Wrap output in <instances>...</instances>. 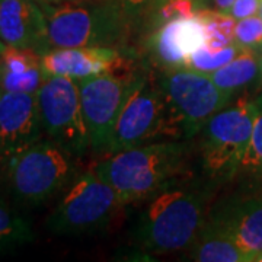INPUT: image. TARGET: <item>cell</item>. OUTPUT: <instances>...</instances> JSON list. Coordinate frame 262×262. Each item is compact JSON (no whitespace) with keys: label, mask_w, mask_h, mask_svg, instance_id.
Here are the masks:
<instances>
[{"label":"cell","mask_w":262,"mask_h":262,"mask_svg":"<svg viewBox=\"0 0 262 262\" xmlns=\"http://www.w3.org/2000/svg\"><path fill=\"white\" fill-rule=\"evenodd\" d=\"M219 184L210 178L185 179L147 198L131 232L134 245L150 253H169L194 244L210 213Z\"/></svg>","instance_id":"obj_1"},{"label":"cell","mask_w":262,"mask_h":262,"mask_svg":"<svg viewBox=\"0 0 262 262\" xmlns=\"http://www.w3.org/2000/svg\"><path fill=\"white\" fill-rule=\"evenodd\" d=\"M187 140H162L111 153L94 170L117 191L124 206L147 198L184 177Z\"/></svg>","instance_id":"obj_2"},{"label":"cell","mask_w":262,"mask_h":262,"mask_svg":"<svg viewBox=\"0 0 262 262\" xmlns=\"http://www.w3.org/2000/svg\"><path fill=\"white\" fill-rule=\"evenodd\" d=\"M51 48L118 47L130 34L121 0H38Z\"/></svg>","instance_id":"obj_3"},{"label":"cell","mask_w":262,"mask_h":262,"mask_svg":"<svg viewBox=\"0 0 262 262\" xmlns=\"http://www.w3.org/2000/svg\"><path fill=\"white\" fill-rule=\"evenodd\" d=\"M76 156L53 140H39L5 165L9 189L25 206L47 203L75 181Z\"/></svg>","instance_id":"obj_4"},{"label":"cell","mask_w":262,"mask_h":262,"mask_svg":"<svg viewBox=\"0 0 262 262\" xmlns=\"http://www.w3.org/2000/svg\"><path fill=\"white\" fill-rule=\"evenodd\" d=\"M185 140L158 80L144 76L124 103L115 122L108 155L153 141Z\"/></svg>","instance_id":"obj_5"},{"label":"cell","mask_w":262,"mask_h":262,"mask_svg":"<svg viewBox=\"0 0 262 262\" xmlns=\"http://www.w3.org/2000/svg\"><path fill=\"white\" fill-rule=\"evenodd\" d=\"M255 118V101L239 99L213 115L203 128L201 166L204 175L222 185L239 173L249 147Z\"/></svg>","instance_id":"obj_6"},{"label":"cell","mask_w":262,"mask_h":262,"mask_svg":"<svg viewBox=\"0 0 262 262\" xmlns=\"http://www.w3.org/2000/svg\"><path fill=\"white\" fill-rule=\"evenodd\" d=\"M122 206L117 191L92 169L70 184L46 225L57 236L95 233L105 229Z\"/></svg>","instance_id":"obj_7"},{"label":"cell","mask_w":262,"mask_h":262,"mask_svg":"<svg viewBox=\"0 0 262 262\" xmlns=\"http://www.w3.org/2000/svg\"><path fill=\"white\" fill-rule=\"evenodd\" d=\"M158 83L182 127L185 140L196 136L233 98V94L220 89L210 75L187 66L163 69Z\"/></svg>","instance_id":"obj_8"},{"label":"cell","mask_w":262,"mask_h":262,"mask_svg":"<svg viewBox=\"0 0 262 262\" xmlns=\"http://www.w3.org/2000/svg\"><path fill=\"white\" fill-rule=\"evenodd\" d=\"M42 131L73 156L83 158L91 150L89 134L77 80L50 76L37 92Z\"/></svg>","instance_id":"obj_9"},{"label":"cell","mask_w":262,"mask_h":262,"mask_svg":"<svg viewBox=\"0 0 262 262\" xmlns=\"http://www.w3.org/2000/svg\"><path fill=\"white\" fill-rule=\"evenodd\" d=\"M141 77L143 75L117 76L105 73L77 80L91 150L94 153H108L118 115Z\"/></svg>","instance_id":"obj_10"},{"label":"cell","mask_w":262,"mask_h":262,"mask_svg":"<svg viewBox=\"0 0 262 262\" xmlns=\"http://www.w3.org/2000/svg\"><path fill=\"white\" fill-rule=\"evenodd\" d=\"M42 133L37 94L0 91V149L6 163L41 140Z\"/></svg>","instance_id":"obj_11"},{"label":"cell","mask_w":262,"mask_h":262,"mask_svg":"<svg viewBox=\"0 0 262 262\" xmlns=\"http://www.w3.org/2000/svg\"><path fill=\"white\" fill-rule=\"evenodd\" d=\"M229 236L248 262L262 253V198H230L210 210L206 220Z\"/></svg>","instance_id":"obj_12"},{"label":"cell","mask_w":262,"mask_h":262,"mask_svg":"<svg viewBox=\"0 0 262 262\" xmlns=\"http://www.w3.org/2000/svg\"><path fill=\"white\" fill-rule=\"evenodd\" d=\"M0 39L6 46L32 48L46 54L47 24L38 0H0Z\"/></svg>","instance_id":"obj_13"},{"label":"cell","mask_w":262,"mask_h":262,"mask_svg":"<svg viewBox=\"0 0 262 262\" xmlns=\"http://www.w3.org/2000/svg\"><path fill=\"white\" fill-rule=\"evenodd\" d=\"M206 44V25L195 15L162 24L150 37L149 48L163 69H172L187 64L188 57Z\"/></svg>","instance_id":"obj_14"},{"label":"cell","mask_w":262,"mask_h":262,"mask_svg":"<svg viewBox=\"0 0 262 262\" xmlns=\"http://www.w3.org/2000/svg\"><path fill=\"white\" fill-rule=\"evenodd\" d=\"M120 57L118 48L114 47L51 48L42 54V70L46 77L61 76L83 80L110 73Z\"/></svg>","instance_id":"obj_15"},{"label":"cell","mask_w":262,"mask_h":262,"mask_svg":"<svg viewBox=\"0 0 262 262\" xmlns=\"http://www.w3.org/2000/svg\"><path fill=\"white\" fill-rule=\"evenodd\" d=\"M46 79L42 54L32 48L5 46L0 51V91L37 94Z\"/></svg>","instance_id":"obj_16"},{"label":"cell","mask_w":262,"mask_h":262,"mask_svg":"<svg viewBox=\"0 0 262 262\" xmlns=\"http://www.w3.org/2000/svg\"><path fill=\"white\" fill-rule=\"evenodd\" d=\"M191 259L198 262H248V258L233 241L214 226L204 223L194 241Z\"/></svg>","instance_id":"obj_17"},{"label":"cell","mask_w":262,"mask_h":262,"mask_svg":"<svg viewBox=\"0 0 262 262\" xmlns=\"http://www.w3.org/2000/svg\"><path fill=\"white\" fill-rule=\"evenodd\" d=\"M211 80L220 89L234 94L261 80V61L252 50H242L230 63L210 73Z\"/></svg>","instance_id":"obj_18"},{"label":"cell","mask_w":262,"mask_h":262,"mask_svg":"<svg viewBox=\"0 0 262 262\" xmlns=\"http://www.w3.org/2000/svg\"><path fill=\"white\" fill-rule=\"evenodd\" d=\"M34 241L29 223L0 200V252L12 251Z\"/></svg>","instance_id":"obj_19"},{"label":"cell","mask_w":262,"mask_h":262,"mask_svg":"<svg viewBox=\"0 0 262 262\" xmlns=\"http://www.w3.org/2000/svg\"><path fill=\"white\" fill-rule=\"evenodd\" d=\"M196 16L206 25L207 47L211 50H220V48H225L233 44L236 19L230 13L198 8Z\"/></svg>","instance_id":"obj_20"},{"label":"cell","mask_w":262,"mask_h":262,"mask_svg":"<svg viewBox=\"0 0 262 262\" xmlns=\"http://www.w3.org/2000/svg\"><path fill=\"white\" fill-rule=\"evenodd\" d=\"M237 175L262 184V95L255 99V118L251 143L245 153Z\"/></svg>","instance_id":"obj_21"},{"label":"cell","mask_w":262,"mask_h":262,"mask_svg":"<svg viewBox=\"0 0 262 262\" xmlns=\"http://www.w3.org/2000/svg\"><path fill=\"white\" fill-rule=\"evenodd\" d=\"M242 50L244 48L239 47L236 42L225 48H220V50H211L204 46V47L195 50L191 56L188 57L185 66L194 69V70H198L201 73L210 75L215 70H219L220 67L230 63Z\"/></svg>","instance_id":"obj_22"},{"label":"cell","mask_w":262,"mask_h":262,"mask_svg":"<svg viewBox=\"0 0 262 262\" xmlns=\"http://www.w3.org/2000/svg\"><path fill=\"white\" fill-rule=\"evenodd\" d=\"M234 42L244 50H262V19L261 16H249L239 19L234 28Z\"/></svg>","instance_id":"obj_23"},{"label":"cell","mask_w":262,"mask_h":262,"mask_svg":"<svg viewBox=\"0 0 262 262\" xmlns=\"http://www.w3.org/2000/svg\"><path fill=\"white\" fill-rule=\"evenodd\" d=\"M196 8L194 0H169L158 8L159 24H166L169 20L195 16Z\"/></svg>","instance_id":"obj_24"},{"label":"cell","mask_w":262,"mask_h":262,"mask_svg":"<svg viewBox=\"0 0 262 262\" xmlns=\"http://www.w3.org/2000/svg\"><path fill=\"white\" fill-rule=\"evenodd\" d=\"M259 3L261 0H234L233 6L230 9V15L236 20L255 16L259 12Z\"/></svg>","instance_id":"obj_25"},{"label":"cell","mask_w":262,"mask_h":262,"mask_svg":"<svg viewBox=\"0 0 262 262\" xmlns=\"http://www.w3.org/2000/svg\"><path fill=\"white\" fill-rule=\"evenodd\" d=\"M210 2L213 5V9L223 13H230V9L234 3V0H210Z\"/></svg>","instance_id":"obj_26"},{"label":"cell","mask_w":262,"mask_h":262,"mask_svg":"<svg viewBox=\"0 0 262 262\" xmlns=\"http://www.w3.org/2000/svg\"><path fill=\"white\" fill-rule=\"evenodd\" d=\"M122 5L125 6V9L128 10L130 13L133 12H137V10H140L146 3H149L150 0H121Z\"/></svg>","instance_id":"obj_27"},{"label":"cell","mask_w":262,"mask_h":262,"mask_svg":"<svg viewBox=\"0 0 262 262\" xmlns=\"http://www.w3.org/2000/svg\"><path fill=\"white\" fill-rule=\"evenodd\" d=\"M166 2H169V0H153V5L156 6V8H160L163 3H166Z\"/></svg>","instance_id":"obj_28"},{"label":"cell","mask_w":262,"mask_h":262,"mask_svg":"<svg viewBox=\"0 0 262 262\" xmlns=\"http://www.w3.org/2000/svg\"><path fill=\"white\" fill-rule=\"evenodd\" d=\"M2 165H6V160H5V156H3V151L0 149V166Z\"/></svg>","instance_id":"obj_29"},{"label":"cell","mask_w":262,"mask_h":262,"mask_svg":"<svg viewBox=\"0 0 262 262\" xmlns=\"http://www.w3.org/2000/svg\"><path fill=\"white\" fill-rule=\"evenodd\" d=\"M5 46H6V44H5V42H3V41L0 39V51H2L3 48H5Z\"/></svg>","instance_id":"obj_30"},{"label":"cell","mask_w":262,"mask_h":262,"mask_svg":"<svg viewBox=\"0 0 262 262\" xmlns=\"http://www.w3.org/2000/svg\"><path fill=\"white\" fill-rule=\"evenodd\" d=\"M258 13H259V16H261L262 19V0H261V3H259V12H258Z\"/></svg>","instance_id":"obj_31"},{"label":"cell","mask_w":262,"mask_h":262,"mask_svg":"<svg viewBox=\"0 0 262 262\" xmlns=\"http://www.w3.org/2000/svg\"><path fill=\"white\" fill-rule=\"evenodd\" d=\"M259 61H261V80H259V82H262V56L261 58H259Z\"/></svg>","instance_id":"obj_32"},{"label":"cell","mask_w":262,"mask_h":262,"mask_svg":"<svg viewBox=\"0 0 262 262\" xmlns=\"http://www.w3.org/2000/svg\"><path fill=\"white\" fill-rule=\"evenodd\" d=\"M256 261L262 262V253H261V255H259V256H258V258H256Z\"/></svg>","instance_id":"obj_33"},{"label":"cell","mask_w":262,"mask_h":262,"mask_svg":"<svg viewBox=\"0 0 262 262\" xmlns=\"http://www.w3.org/2000/svg\"><path fill=\"white\" fill-rule=\"evenodd\" d=\"M46 2H63V0H46Z\"/></svg>","instance_id":"obj_34"}]
</instances>
